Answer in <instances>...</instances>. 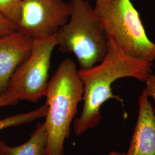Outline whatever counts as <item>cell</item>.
<instances>
[{"instance_id": "cell-1", "label": "cell", "mask_w": 155, "mask_h": 155, "mask_svg": "<svg viewBox=\"0 0 155 155\" xmlns=\"http://www.w3.org/2000/svg\"><path fill=\"white\" fill-rule=\"evenodd\" d=\"M153 64L124 54L116 45L108 40V51L104 59L88 69L79 70L83 82V110L74 122L77 136L97 127L102 115L101 109L106 101L123 100L113 93L111 86L124 78H133L145 82L152 71Z\"/></svg>"}, {"instance_id": "cell-2", "label": "cell", "mask_w": 155, "mask_h": 155, "mask_svg": "<svg viewBox=\"0 0 155 155\" xmlns=\"http://www.w3.org/2000/svg\"><path fill=\"white\" fill-rule=\"evenodd\" d=\"M83 82L73 60L64 59L51 78L45 97L48 109L45 123L48 134L47 155H64V142L83 100Z\"/></svg>"}, {"instance_id": "cell-3", "label": "cell", "mask_w": 155, "mask_h": 155, "mask_svg": "<svg viewBox=\"0 0 155 155\" xmlns=\"http://www.w3.org/2000/svg\"><path fill=\"white\" fill-rule=\"evenodd\" d=\"M68 21L55 35L63 53L73 54L81 69L100 63L108 51V40L94 11L86 0H71Z\"/></svg>"}, {"instance_id": "cell-4", "label": "cell", "mask_w": 155, "mask_h": 155, "mask_svg": "<svg viewBox=\"0 0 155 155\" xmlns=\"http://www.w3.org/2000/svg\"><path fill=\"white\" fill-rule=\"evenodd\" d=\"M94 9L108 40L126 55L153 63L155 43L148 37L130 0H96Z\"/></svg>"}, {"instance_id": "cell-5", "label": "cell", "mask_w": 155, "mask_h": 155, "mask_svg": "<svg viewBox=\"0 0 155 155\" xmlns=\"http://www.w3.org/2000/svg\"><path fill=\"white\" fill-rule=\"evenodd\" d=\"M55 35L34 38L31 54L12 76L5 92L16 100L36 102L45 96Z\"/></svg>"}, {"instance_id": "cell-6", "label": "cell", "mask_w": 155, "mask_h": 155, "mask_svg": "<svg viewBox=\"0 0 155 155\" xmlns=\"http://www.w3.org/2000/svg\"><path fill=\"white\" fill-rule=\"evenodd\" d=\"M64 0H22L18 31L32 38L55 36L70 16Z\"/></svg>"}, {"instance_id": "cell-7", "label": "cell", "mask_w": 155, "mask_h": 155, "mask_svg": "<svg viewBox=\"0 0 155 155\" xmlns=\"http://www.w3.org/2000/svg\"><path fill=\"white\" fill-rule=\"evenodd\" d=\"M33 40L18 31L0 36V96L17 68L30 55Z\"/></svg>"}, {"instance_id": "cell-8", "label": "cell", "mask_w": 155, "mask_h": 155, "mask_svg": "<svg viewBox=\"0 0 155 155\" xmlns=\"http://www.w3.org/2000/svg\"><path fill=\"white\" fill-rule=\"evenodd\" d=\"M138 104L137 120L125 155H155V111L144 90Z\"/></svg>"}, {"instance_id": "cell-9", "label": "cell", "mask_w": 155, "mask_h": 155, "mask_svg": "<svg viewBox=\"0 0 155 155\" xmlns=\"http://www.w3.org/2000/svg\"><path fill=\"white\" fill-rule=\"evenodd\" d=\"M48 134L45 122L38 124L28 141L11 147L0 141V150L5 155H47Z\"/></svg>"}, {"instance_id": "cell-10", "label": "cell", "mask_w": 155, "mask_h": 155, "mask_svg": "<svg viewBox=\"0 0 155 155\" xmlns=\"http://www.w3.org/2000/svg\"><path fill=\"white\" fill-rule=\"evenodd\" d=\"M48 106L45 102L39 108L27 113L18 114L7 117L0 120V130L8 127H17L25 124H29L34 121L46 116Z\"/></svg>"}, {"instance_id": "cell-11", "label": "cell", "mask_w": 155, "mask_h": 155, "mask_svg": "<svg viewBox=\"0 0 155 155\" xmlns=\"http://www.w3.org/2000/svg\"><path fill=\"white\" fill-rule=\"evenodd\" d=\"M22 0H0V14L17 25L21 14Z\"/></svg>"}, {"instance_id": "cell-12", "label": "cell", "mask_w": 155, "mask_h": 155, "mask_svg": "<svg viewBox=\"0 0 155 155\" xmlns=\"http://www.w3.org/2000/svg\"><path fill=\"white\" fill-rule=\"evenodd\" d=\"M18 31L15 22L0 14V36H2Z\"/></svg>"}, {"instance_id": "cell-13", "label": "cell", "mask_w": 155, "mask_h": 155, "mask_svg": "<svg viewBox=\"0 0 155 155\" xmlns=\"http://www.w3.org/2000/svg\"><path fill=\"white\" fill-rule=\"evenodd\" d=\"M144 82L145 88L144 90L149 98L154 101L155 105V75L151 74ZM154 110L155 111V105Z\"/></svg>"}, {"instance_id": "cell-14", "label": "cell", "mask_w": 155, "mask_h": 155, "mask_svg": "<svg viewBox=\"0 0 155 155\" xmlns=\"http://www.w3.org/2000/svg\"><path fill=\"white\" fill-rule=\"evenodd\" d=\"M18 102L10 94L5 92L0 96V107L6 106L13 105Z\"/></svg>"}, {"instance_id": "cell-15", "label": "cell", "mask_w": 155, "mask_h": 155, "mask_svg": "<svg viewBox=\"0 0 155 155\" xmlns=\"http://www.w3.org/2000/svg\"><path fill=\"white\" fill-rule=\"evenodd\" d=\"M120 153L117 152H116V151H112V152H110L107 155H119Z\"/></svg>"}, {"instance_id": "cell-16", "label": "cell", "mask_w": 155, "mask_h": 155, "mask_svg": "<svg viewBox=\"0 0 155 155\" xmlns=\"http://www.w3.org/2000/svg\"><path fill=\"white\" fill-rule=\"evenodd\" d=\"M0 155H5L1 150H0Z\"/></svg>"}, {"instance_id": "cell-17", "label": "cell", "mask_w": 155, "mask_h": 155, "mask_svg": "<svg viewBox=\"0 0 155 155\" xmlns=\"http://www.w3.org/2000/svg\"><path fill=\"white\" fill-rule=\"evenodd\" d=\"M119 155H125V153H120Z\"/></svg>"}]
</instances>
